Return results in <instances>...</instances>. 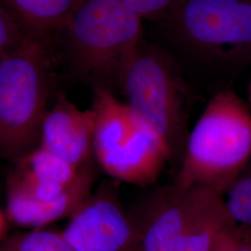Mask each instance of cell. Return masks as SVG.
Instances as JSON below:
<instances>
[{"label":"cell","instance_id":"cell-1","mask_svg":"<svg viewBox=\"0 0 251 251\" xmlns=\"http://www.w3.org/2000/svg\"><path fill=\"white\" fill-rule=\"evenodd\" d=\"M144 39L143 19L118 0H79L56 44L74 77L115 93Z\"/></svg>","mask_w":251,"mask_h":251},{"label":"cell","instance_id":"cell-15","mask_svg":"<svg viewBox=\"0 0 251 251\" xmlns=\"http://www.w3.org/2000/svg\"><path fill=\"white\" fill-rule=\"evenodd\" d=\"M225 197V204L233 220L251 227V157Z\"/></svg>","mask_w":251,"mask_h":251},{"label":"cell","instance_id":"cell-2","mask_svg":"<svg viewBox=\"0 0 251 251\" xmlns=\"http://www.w3.org/2000/svg\"><path fill=\"white\" fill-rule=\"evenodd\" d=\"M57 53L56 42L29 35L0 58V156L13 165L39 145Z\"/></svg>","mask_w":251,"mask_h":251},{"label":"cell","instance_id":"cell-3","mask_svg":"<svg viewBox=\"0 0 251 251\" xmlns=\"http://www.w3.org/2000/svg\"><path fill=\"white\" fill-rule=\"evenodd\" d=\"M119 91L135 122L165 146L170 162L180 165L192 95L172 55L144 39L121 76Z\"/></svg>","mask_w":251,"mask_h":251},{"label":"cell","instance_id":"cell-4","mask_svg":"<svg viewBox=\"0 0 251 251\" xmlns=\"http://www.w3.org/2000/svg\"><path fill=\"white\" fill-rule=\"evenodd\" d=\"M251 157V110L232 90L215 94L189 133L174 183L225 198Z\"/></svg>","mask_w":251,"mask_h":251},{"label":"cell","instance_id":"cell-6","mask_svg":"<svg viewBox=\"0 0 251 251\" xmlns=\"http://www.w3.org/2000/svg\"><path fill=\"white\" fill-rule=\"evenodd\" d=\"M158 23L179 49L206 62L251 49V0H180Z\"/></svg>","mask_w":251,"mask_h":251},{"label":"cell","instance_id":"cell-7","mask_svg":"<svg viewBox=\"0 0 251 251\" xmlns=\"http://www.w3.org/2000/svg\"><path fill=\"white\" fill-rule=\"evenodd\" d=\"M220 195L207 189L184 188L174 182L157 189L139 209L130 212L137 234L133 251H164Z\"/></svg>","mask_w":251,"mask_h":251},{"label":"cell","instance_id":"cell-12","mask_svg":"<svg viewBox=\"0 0 251 251\" xmlns=\"http://www.w3.org/2000/svg\"><path fill=\"white\" fill-rule=\"evenodd\" d=\"M79 0H0L28 35L57 42Z\"/></svg>","mask_w":251,"mask_h":251},{"label":"cell","instance_id":"cell-16","mask_svg":"<svg viewBox=\"0 0 251 251\" xmlns=\"http://www.w3.org/2000/svg\"><path fill=\"white\" fill-rule=\"evenodd\" d=\"M211 251H251V227L233 223L218 234Z\"/></svg>","mask_w":251,"mask_h":251},{"label":"cell","instance_id":"cell-17","mask_svg":"<svg viewBox=\"0 0 251 251\" xmlns=\"http://www.w3.org/2000/svg\"><path fill=\"white\" fill-rule=\"evenodd\" d=\"M27 36L25 29L0 4V58L21 45Z\"/></svg>","mask_w":251,"mask_h":251},{"label":"cell","instance_id":"cell-5","mask_svg":"<svg viewBox=\"0 0 251 251\" xmlns=\"http://www.w3.org/2000/svg\"><path fill=\"white\" fill-rule=\"evenodd\" d=\"M93 157L111 178L146 187L156 182L170 154L135 122L125 102L105 89L93 90Z\"/></svg>","mask_w":251,"mask_h":251},{"label":"cell","instance_id":"cell-19","mask_svg":"<svg viewBox=\"0 0 251 251\" xmlns=\"http://www.w3.org/2000/svg\"><path fill=\"white\" fill-rule=\"evenodd\" d=\"M9 220L5 213V210L0 208V243L4 241L9 235Z\"/></svg>","mask_w":251,"mask_h":251},{"label":"cell","instance_id":"cell-9","mask_svg":"<svg viewBox=\"0 0 251 251\" xmlns=\"http://www.w3.org/2000/svg\"><path fill=\"white\" fill-rule=\"evenodd\" d=\"M93 131L92 109L82 110L58 92L43 119L39 146L81 169L92 161Z\"/></svg>","mask_w":251,"mask_h":251},{"label":"cell","instance_id":"cell-11","mask_svg":"<svg viewBox=\"0 0 251 251\" xmlns=\"http://www.w3.org/2000/svg\"><path fill=\"white\" fill-rule=\"evenodd\" d=\"M80 169L37 146L14 164L7 179V195L36 201L58 197L76 178Z\"/></svg>","mask_w":251,"mask_h":251},{"label":"cell","instance_id":"cell-20","mask_svg":"<svg viewBox=\"0 0 251 251\" xmlns=\"http://www.w3.org/2000/svg\"><path fill=\"white\" fill-rule=\"evenodd\" d=\"M248 100H249V106L251 110V78L248 86Z\"/></svg>","mask_w":251,"mask_h":251},{"label":"cell","instance_id":"cell-8","mask_svg":"<svg viewBox=\"0 0 251 251\" xmlns=\"http://www.w3.org/2000/svg\"><path fill=\"white\" fill-rule=\"evenodd\" d=\"M75 251H133V218L111 182L93 191L62 231Z\"/></svg>","mask_w":251,"mask_h":251},{"label":"cell","instance_id":"cell-14","mask_svg":"<svg viewBox=\"0 0 251 251\" xmlns=\"http://www.w3.org/2000/svg\"><path fill=\"white\" fill-rule=\"evenodd\" d=\"M0 251H75L63 237L62 231L33 229L9 233L0 243Z\"/></svg>","mask_w":251,"mask_h":251},{"label":"cell","instance_id":"cell-10","mask_svg":"<svg viewBox=\"0 0 251 251\" xmlns=\"http://www.w3.org/2000/svg\"><path fill=\"white\" fill-rule=\"evenodd\" d=\"M96 181L92 161L81 168L76 178L58 197L36 201L6 196L5 213L9 225L28 230L46 228L64 219H70L90 198Z\"/></svg>","mask_w":251,"mask_h":251},{"label":"cell","instance_id":"cell-18","mask_svg":"<svg viewBox=\"0 0 251 251\" xmlns=\"http://www.w3.org/2000/svg\"><path fill=\"white\" fill-rule=\"evenodd\" d=\"M141 18L160 22L180 0H118Z\"/></svg>","mask_w":251,"mask_h":251},{"label":"cell","instance_id":"cell-13","mask_svg":"<svg viewBox=\"0 0 251 251\" xmlns=\"http://www.w3.org/2000/svg\"><path fill=\"white\" fill-rule=\"evenodd\" d=\"M236 223L229 213L224 197H218L198 220L163 251H211L220 232Z\"/></svg>","mask_w":251,"mask_h":251}]
</instances>
